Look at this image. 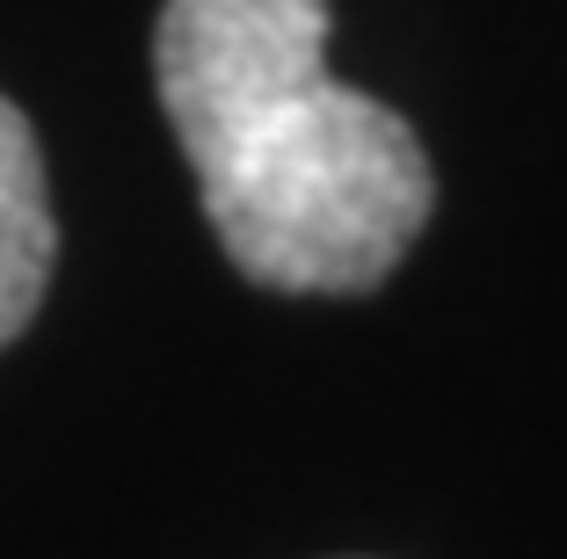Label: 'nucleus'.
Listing matches in <instances>:
<instances>
[{
  "mask_svg": "<svg viewBox=\"0 0 567 559\" xmlns=\"http://www.w3.org/2000/svg\"><path fill=\"white\" fill-rule=\"evenodd\" d=\"M153 87L226 262L262 291H371L430 226V153L328 73V0H167Z\"/></svg>",
  "mask_w": 567,
  "mask_h": 559,
  "instance_id": "nucleus-1",
  "label": "nucleus"
},
{
  "mask_svg": "<svg viewBox=\"0 0 567 559\" xmlns=\"http://www.w3.org/2000/svg\"><path fill=\"white\" fill-rule=\"evenodd\" d=\"M51 262H59V218H51L44 153L30 116L0 95V349L37 320Z\"/></svg>",
  "mask_w": 567,
  "mask_h": 559,
  "instance_id": "nucleus-2",
  "label": "nucleus"
}]
</instances>
